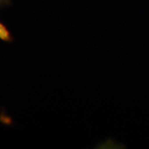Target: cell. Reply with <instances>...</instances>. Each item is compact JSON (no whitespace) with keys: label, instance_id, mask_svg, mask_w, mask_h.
Returning a JSON list of instances; mask_svg holds the SVG:
<instances>
[{"label":"cell","instance_id":"6da1fadb","mask_svg":"<svg viewBox=\"0 0 149 149\" xmlns=\"http://www.w3.org/2000/svg\"><path fill=\"white\" fill-rule=\"evenodd\" d=\"M0 40L5 42H13L14 41L8 27L1 22H0Z\"/></svg>","mask_w":149,"mask_h":149},{"label":"cell","instance_id":"7a4b0ae2","mask_svg":"<svg viewBox=\"0 0 149 149\" xmlns=\"http://www.w3.org/2000/svg\"><path fill=\"white\" fill-rule=\"evenodd\" d=\"M10 0H0V7H3L6 5H9L10 4Z\"/></svg>","mask_w":149,"mask_h":149}]
</instances>
